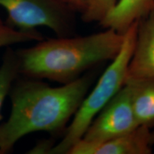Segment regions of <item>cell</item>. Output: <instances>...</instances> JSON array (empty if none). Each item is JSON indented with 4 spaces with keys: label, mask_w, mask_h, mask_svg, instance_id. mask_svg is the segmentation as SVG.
<instances>
[{
    "label": "cell",
    "mask_w": 154,
    "mask_h": 154,
    "mask_svg": "<svg viewBox=\"0 0 154 154\" xmlns=\"http://www.w3.org/2000/svg\"><path fill=\"white\" fill-rule=\"evenodd\" d=\"M124 34L111 29L83 36H63L38 41L32 47L16 51L20 76L72 82L94 66L118 55Z\"/></svg>",
    "instance_id": "7a4b0ae2"
},
{
    "label": "cell",
    "mask_w": 154,
    "mask_h": 154,
    "mask_svg": "<svg viewBox=\"0 0 154 154\" xmlns=\"http://www.w3.org/2000/svg\"><path fill=\"white\" fill-rule=\"evenodd\" d=\"M94 72L59 87L40 79L17 77L9 94L10 115L0 125V154L8 153L21 138L31 133L63 134L94 84Z\"/></svg>",
    "instance_id": "6da1fadb"
},
{
    "label": "cell",
    "mask_w": 154,
    "mask_h": 154,
    "mask_svg": "<svg viewBox=\"0 0 154 154\" xmlns=\"http://www.w3.org/2000/svg\"><path fill=\"white\" fill-rule=\"evenodd\" d=\"M66 5L74 12L82 14L86 10L90 0H59Z\"/></svg>",
    "instance_id": "4fadbf2b"
},
{
    "label": "cell",
    "mask_w": 154,
    "mask_h": 154,
    "mask_svg": "<svg viewBox=\"0 0 154 154\" xmlns=\"http://www.w3.org/2000/svg\"><path fill=\"white\" fill-rule=\"evenodd\" d=\"M117 0H90L82 18L86 23L100 22L113 8Z\"/></svg>",
    "instance_id": "7c38bea8"
},
{
    "label": "cell",
    "mask_w": 154,
    "mask_h": 154,
    "mask_svg": "<svg viewBox=\"0 0 154 154\" xmlns=\"http://www.w3.org/2000/svg\"><path fill=\"white\" fill-rule=\"evenodd\" d=\"M43 35L37 30L22 32L11 27L0 18V49L10 47L13 44L31 41H42Z\"/></svg>",
    "instance_id": "8fae6325"
},
{
    "label": "cell",
    "mask_w": 154,
    "mask_h": 154,
    "mask_svg": "<svg viewBox=\"0 0 154 154\" xmlns=\"http://www.w3.org/2000/svg\"><path fill=\"white\" fill-rule=\"evenodd\" d=\"M154 78V9L138 22L126 79Z\"/></svg>",
    "instance_id": "52a82bcc"
},
{
    "label": "cell",
    "mask_w": 154,
    "mask_h": 154,
    "mask_svg": "<svg viewBox=\"0 0 154 154\" xmlns=\"http://www.w3.org/2000/svg\"><path fill=\"white\" fill-rule=\"evenodd\" d=\"M138 125L126 84L96 116L82 139L100 143L131 131Z\"/></svg>",
    "instance_id": "5b68a950"
},
{
    "label": "cell",
    "mask_w": 154,
    "mask_h": 154,
    "mask_svg": "<svg viewBox=\"0 0 154 154\" xmlns=\"http://www.w3.org/2000/svg\"><path fill=\"white\" fill-rule=\"evenodd\" d=\"M135 118L138 126H154V78L128 79Z\"/></svg>",
    "instance_id": "9c48e42d"
},
{
    "label": "cell",
    "mask_w": 154,
    "mask_h": 154,
    "mask_svg": "<svg viewBox=\"0 0 154 154\" xmlns=\"http://www.w3.org/2000/svg\"><path fill=\"white\" fill-rule=\"evenodd\" d=\"M151 140L152 145H153L154 144V131L151 132Z\"/></svg>",
    "instance_id": "5bb4252c"
},
{
    "label": "cell",
    "mask_w": 154,
    "mask_h": 154,
    "mask_svg": "<svg viewBox=\"0 0 154 154\" xmlns=\"http://www.w3.org/2000/svg\"><path fill=\"white\" fill-rule=\"evenodd\" d=\"M137 25L138 22H135L124 34V42L118 55L99 77L93 89L86 94L72 122L66 127L62 139L53 146L48 153H68L71 148L82 139L96 116L124 86L136 42Z\"/></svg>",
    "instance_id": "3957f363"
},
{
    "label": "cell",
    "mask_w": 154,
    "mask_h": 154,
    "mask_svg": "<svg viewBox=\"0 0 154 154\" xmlns=\"http://www.w3.org/2000/svg\"><path fill=\"white\" fill-rule=\"evenodd\" d=\"M154 9V0H117L116 5L99 24L124 34L135 22L147 16Z\"/></svg>",
    "instance_id": "ba28073f"
},
{
    "label": "cell",
    "mask_w": 154,
    "mask_h": 154,
    "mask_svg": "<svg viewBox=\"0 0 154 154\" xmlns=\"http://www.w3.org/2000/svg\"><path fill=\"white\" fill-rule=\"evenodd\" d=\"M19 76V61L16 51L8 47L4 54L0 66V121L3 119L1 111L4 101Z\"/></svg>",
    "instance_id": "30bf717a"
},
{
    "label": "cell",
    "mask_w": 154,
    "mask_h": 154,
    "mask_svg": "<svg viewBox=\"0 0 154 154\" xmlns=\"http://www.w3.org/2000/svg\"><path fill=\"white\" fill-rule=\"evenodd\" d=\"M0 6L8 14L6 24L16 29L44 26L58 37L74 35L76 12L59 0H0Z\"/></svg>",
    "instance_id": "277c9868"
},
{
    "label": "cell",
    "mask_w": 154,
    "mask_h": 154,
    "mask_svg": "<svg viewBox=\"0 0 154 154\" xmlns=\"http://www.w3.org/2000/svg\"><path fill=\"white\" fill-rule=\"evenodd\" d=\"M151 128L138 126L131 131L100 143L81 139L67 154H149L152 153Z\"/></svg>",
    "instance_id": "8992f818"
}]
</instances>
